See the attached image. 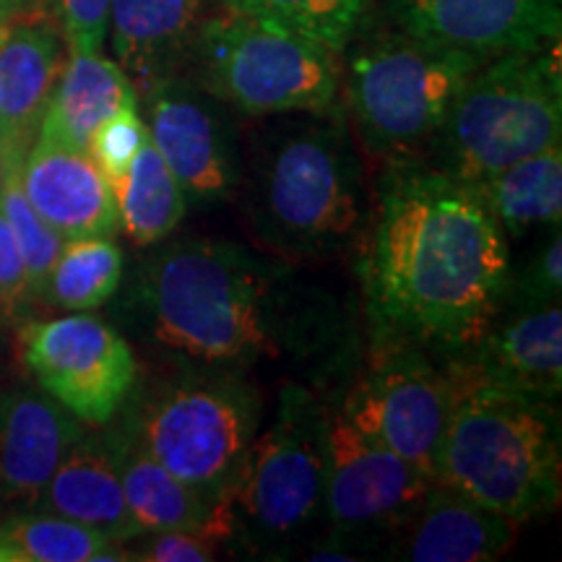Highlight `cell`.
Instances as JSON below:
<instances>
[{
    "instance_id": "1",
    "label": "cell",
    "mask_w": 562,
    "mask_h": 562,
    "mask_svg": "<svg viewBox=\"0 0 562 562\" xmlns=\"http://www.w3.org/2000/svg\"><path fill=\"white\" fill-rule=\"evenodd\" d=\"M128 305L159 355L180 368H341L349 321L297 266L216 237L151 245L128 279Z\"/></svg>"
},
{
    "instance_id": "2",
    "label": "cell",
    "mask_w": 562,
    "mask_h": 562,
    "mask_svg": "<svg viewBox=\"0 0 562 562\" xmlns=\"http://www.w3.org/2000/svg\"><path fill=\"white\" fill-rule=\"evenodd\" d=\"M357 271L372 336L448 360L501 315L513 266L480 188L414 159L393 161L378 182Z\"/></svg>"
},
{
    "instance_id": "3",
    "label": "cell",
    "mask_w": 562,
    "mask_h": 562,
    "mask_svg": "<svg viewBox=\"0 0 562 562\" xmlns=\"http://www.w3.org/2000/svg\"><path fill=\"white\" fill-rule=\"evenodd\" d=\"M252 140L240 175L248 229L271 256L311 261L362 235V161L339 112H300Z\"/></svg>"
},
{
    "instance_id": "4",
    "label": "cell",
    "mask_w": 562,
    "mask_h": 562,
    "mask_svg": "<svg viewBox=\"0 0 562 562\" xmlns=\"http://www.w3.org/2000/svg\"><path fill=\"white\" fill-rule=\"evenodd\" d=\"M435 482L513 524L554 513L562 495V422L547 398L456 381Z\"/></svg>"
},
{
    "instance_id": "5",
    "label": "cell",
    "mask_w": 562,
    "mask_h": 562,
    "mask_svg": "<svg viewBox=\"0 0 562 562\" xmlns=\"http://www.w3.org/2000/svg\"><path fill=\"white\" fill-rule=\"evenodd\" d=\"M326 529V442L323 398L286 381L277 414L258 430L235 480L216 501L214 537L222 550L279 560Z\"/></svg>"
},
{
    "instance_id": "6",
    "label": "cell",
    "mask_w": 562,
    "mask_h": 562,
    "mask_svg": "<svg viewBox=\"0 0 562 562\" xmlns=\"http://www.w3.org/2000/svg\"><path fill=\"white\" fill-rule=\"evenodd\" d=\"M562 144L560 42L487 60L456 97L430 140L435 170L480 186L505 167Z\"/></svg>"
},
{
    "instance_id": "7",
    "label": "cell",
    "mask_w": 562,
    "mask_h": 562,
    "mask_svg": "<svg viewBox=\"0 0 562 562\" xmlns=\"http://www.w3.org/2000/svg\"><path fill=\"white\" fill-rule=\"evenodd\" d=\"M263 422L240 372L180 368L131 404L125 432L175 476L220 501Z\"/></svg>"
},
{
    "instance_id": "8",
    "label": "cell",
    "mask_w": 562,
    "mask_h": 562,
    "mask_svg": "<svg viewBox=\"0 0 562 562\" xmlns=\"http://www.w3.org/2000/svg\"><path fill=\"white\" fill-rule=\"evenodd\" d=\"M484 63L409 32L360 42L349 58L347 104L362 144L389 165L414 161Z\"/></svg>"
},
{
    "instance_id": "9",
    "label": "cell",
    "mask_w": 562,
    "mask_h": 562,
    "mask_svg": "<svg viewBox=\"0 0 562 562\" xmlns=\"http://www.w3.org/2000/svg\"><path fill=\"white\" fill-rule=\"evenodd\" d=\"M191 58L201 87L243 115L326 112L339 100L334 50L229 9L203 21Z\"/></svg>"
},
{
    "instance_id": "10",
    "label": "cell",
    "mask_w": 562,
    "mask_h": 562,
    "mask_svg": "<svg viewBox=\"0 0 562 562\" xmlns=\"http://www.w3.org/2000/svg\"><path fill=\"white\" fill-rule=\"evenodd\" d=\"M334 396L351 425L435 482L438 448L456 396L442 360L417 344L372 336L362 368Z\"/></svg>"
},
{
    "instance_id": "11",
    "label": "cell",
    "mask_w": 562,
    "mask_h": 562,
    "mask_svg": "<svg viewBox=\"0 0 562 562\" xmlns=\"http://www.w3.org/2000/svg\"><path fill=\"white\" fill-rule=\"evenodd\" d=\"M326 442V537L347 560L385 552L391 533L409 516L432 480L364 435L341 412L336 396L323 398Z\"/></svg>"
},
{
    "instance_id": "12",
    "label": "cell",
    "mask_w": 562,
    "mask_h": 562,
    "mask_svg": "<svg viewBox=\"0 0 562 562\" xmlns=\"http://www.w3.org/2000/svg\"><path fill=\"white\" fill-rule=\"evenodd\" d=\"M19 351L40 391L81 425H110L138 381L128 339L89 313L26 323L19 331Z\"/></svg>"
},
{
    "instance_id": "13",
    "label": "cell",
    "mask_w": 562,
    "mask_h": 562,
    "mask_svg": "<svg viewBox=\"0 0 562 562\" xmlns=\"http://www.w3.org/2000/svg\"><path fill=\"white\" fill-rule=\"evenodd\" d=\"M146 94V128L188 209L227 203L240 191L243 161L227 104L178 74L154 81Z\"/></svg>"
},
{
    "instance_id": "14",
    "label": "cell",
    "mask_w": 562,
    "mask_h": 562,
    "mask_svg": "<svg viewBox=\"0 0 562 562\" xmlns=\"http://www.w3.org/2000/svg\"><path fill=\"white\" fill-rule=\"evenodd\" d=\"M393 21L414 37L495 60L560 42L562 0H391Z\"/></svg>"
},
{
    "instance_id": "15",
    "label": "cell",
    "mask_w": 562,
    "mask_h": 562,
    "mask_svg": "<svg viewBox=\"0 0 562 562\" xmlns=\"http://www.w3.org/2000/svg\"><path fill=\"white\" fill-rule=\"evenodd\" d=\"M456 381L558 402L562 393V307L505 305L472 349L442 360Z\"/></svg>"
},
{
    "instance_id": "16",
    "label": "cell",
    "mask_w": 562,
    "mask_h": 562,
    "mask_svg": "<svg viewBox=\"0 0 562 562\" xmlns=\"http://www.w3.org/2000/svg\"><path fill=\"white\" fill-rule=\"evenodd\" d=\"M518 524L472 497L432 482L398 524L383 558L402 562H490L516 542Z\"/></svg>"
},
{
    "instance_id": "17",
    "label": "cell",
    "mask_w": 562,
    "mask_h": 562,
    "mask_svg": "<svg viewBox=\"0 0 562 562\" xmlns=\"http://www.w3.org/2000/svg\"><path fill=\"white\" fill-rule=\"evenodd\" d=\"M21 186L63 240L121 232L115 191L89 151L34 138L21 165Z\"/></svg>"
},
{
    "instance_id": "18",
    "label": "cell",
    "mask_w": 562,
    "mask_h": 562,
    "mask_svg": "<svg viewBox=\"0 0 562 562\" xmlns=\"http://www.w3.org/2000/svg\"><path fill=\"white\" fill-rule=\"evenodd\" d=\"M66 66V42L47 16L21 19L0 42V157L24 161Z\"/></svg>"
},
{
    "instance_id": "19",
    "label": "cell",
    "mask_w": 562,
    "mask_h": 562,
    "mask_svg": "<svg viewBox=\"0 0 562 562\" xmlns=\"http://www.w3.org/2000/svg\"><path fill=\"white\" fill-rule=\"evenodd\" d=\"M81 432V422L47 393L19 389L0 396V505L34 508Z\"/></svg>"
},
{
    "instance_id": "20",
    "label": "cell",
    "mask_w": 562,
    "mask_h": 562,
    "mask_svg": "<svg viewBox=\"0 0 562 562\" xmlns=\"http://www.w3.org/2000/svg\"><path fill=\"white\" fill-rule=\"evenodd\" d=\"M34 508L91 526L121 544L138 539L123 497L115 432L83 430L70 442Z\"/></svg>"
},
{
    "instance_id": "21",
    "label": "cell",
    "mask_w": 562,
    "mask_h": 562,
    "mask_svg": "<svg viewBox=\"0 0 562 562\" xmlns=\"http://www.w3.org/2000/svg\"><path fill=\"white\" fill-rule=\"evenodd\" d=\"M206 5L209 0H112V53L136 91L175 76L191 58Z\"/></svg>"
},
{
    "instance_id": "22",
    "label": "cell",
    "mask_w": 562,
    "mask_h": 562,
    "mask_svg": "<svg viewBox=\"0 0 562 562\" xmlns=\"http://www.w3.org/2000/svg\"><path fill=\"white\" fill-rule=\"evenodd\" d=\"M136 102L138 91L115 60L104 58L102 50H70L42 117L37 138L87 151L97 125L125 104Z\"/></svg>"
},
{
    "instance_id": "23",
    "label": "cell",
    "mask_w": 562,
    "mask_h": 562,
    "mask_svg": "<svg viewBox=\"0 0 562 562\" xmlns=\"http://www.w3.org/2000/svg\"><path fill=\"white\" fill-rule=\"evenodd\" d=\"M117 469L131 518L144 533L191 529L214 537L216 501L154 461L128 432L117 430ZM216 539V537H214ZM220 542V539H216Z\"/></svg>"
},
{
    "instance_id": "24",
    "label": "cell",
    "mask_w": 562,
    "mask_h": 562,
    "mask_svg": "<svg viewBox=\"0 0 562 562\" xmlns=\"http://www.w3.org/2000/svg\"><path fill=\"white\" fill-rule=\"evenodd\" d=\"M476 188L505 237H524L537 227H560L562 144L505 167Z\"/></svg>"
},
{
    "instance_id": "25",
    "label": "cell",
    "mask_w": 562,
    "mask_h": 562,
    "mask_svg": "<svg viewBox=\"0 0 562 562\" xmlns=\"http://www.w3.org/2000/svg\"><path fill=\"white\" fill-rule=\"evenodd\" d=\"M117 201L121 229L138 248H151L172 235L186 220L188 201L170 167L154 149L151 138L140 146L128 172L112 186Z\"/></svg>"
},
{
    "instance_id": "26",
    "label": "cell",
    "mask_w": 562,
    "mask_h": 562,
    "mask_svg": "<svg viewBox=\"0 0 562 562\" xmlns=\"http://www.w3.org/2000/svg\"><path fill=\"white\" fill-rule=\"evenodd\" d=\"M0 544L11 562L128 560L123 544L55 513H13L0 521Z\"/></svg>"
},
{
    "instance_id": "27",
    "label": "cell",
    "mask_w": 562,
    "mask_h": 562,
    "mask_svg": "<svg viewBox=\"0 0 562 562\" xmlns=\"http://www.w3.org/2000/svg\"><path fill=\"white\" fill-rule=\"evenodd\" d=\"M125 273L123 248L112 237H79L60 248L45 294L53 307L68 313H89L102 307L121 290Z\"/></svg>"
},
{
    "instance_id": "28",
    "label": "cell",
    "mask_w": 562,
    "mask_h": 562,
    "mask_svg": "<svg viewBox=\"0 0 562 562\" xmlns=\"http://www.w3.org/2000/svg\"><path fill=\"white\" fill-rule=\"evenodd\" d=\"M229 11L269 21L341 53L355 37L370 0H222Z\"/></svg>"
},
{
    "instance_id": "29",
    "label": "cell",
    "mask_w": 562,
    "mask_h": 562,
    "mask_svg": "<svg viewBox=\"0 0 562 562\" xmlns=\"http://www.w3.org/2000/svg\"><path fill=\"white\" fill-rule=\"evenodd\" d=\"M21 165L24 161H9V165H3V178H0V214H3L13 237H16L21 258H24L26 266V277H30L32 297H42L45 294L47 277H50L66 240H63L50 224L42 220L37 209L26 199L24 186H21Z\"/></svg>"
},
{
    "instance_id": "30",
    "label": "cell",
    "mask_w": 562,
    "mask_h": 562,
    "mask_svg": "<svg viewBox=\"0 0 562 562\" xmlns=\"http://www.w3.org/2000/svg\"><path fill=\"white\" fill-rule=\"evenodd\" d=\"M146 138H149V128H146L144 117H140L138 102L125 104L115 115L104 117L97 125V131L89 138L87 151L97 161V167L104 172V178L110 180V186H115L128 172L131 161L136 159V154L146 144Z\"/></svg>"
},
{
    "instance_id": "31",
    "label": "cell",
    "mask_w": 562,
    "mask_h": 562,
    "mask_svg": "<svg viewBox=\"0 0 562 562\" xmlns=\"http://www.w3.org/2000/svg\"><path fill=\"white\" fill-rule=\"evenodd\" d=\"M562 292V235L552 227V235L539 245L521 271L510 273L508 297L510 307H539L560 302Z\"/></svg>"
},
{
    "instance_id": "32",
    "label": "cell",
    "mask_w": 562,
    "mask_h": 562,
    "mask_svg": "<svg viewBox=\"0 0 562 562\" xmlns=\"http://www.w3.org/2000/svg\"><path fill=\"white\" fill-rule=\"evenodd\" d=\"M140 544L128 560L140 562H211L222 554V544L206 531L175 529L138 537Z\"/></svg>"
},
{
    "instance_id": "33",
    "label": "cell",
    "mask_w": 562,
    "mask_h": 562,
    "mask_svg": "<svg viewBox=\"0 0 562 562\" xmlns=\"http://www.w3.org/2000/svg\"><path fill=\"white\" fill-rule=\"evenodd\" d=\"M112 0H58V16L68 50L100 53L108 37Z\"/></svg>"
},
{
    "instance_id": "34",
    "label": "cell",
    "mask_w": 562,
    "mask_h": 562,
    "mask_svg": "<svg viewBox=\"0 0 562 562\" xmlns=\"http://www.w3.org/2000/svg\"><path fill=\"white\" fill-rule=\"evenodd\" d=\"M30 300L32 290L24 258H21L16 237L0 214V315L13 318Z\"/></svg>"
},
{
    "instance_id": "35",
    "label": "cell",
    "mask_w": 562,
    "mask_h": 562,
    "mask_svg": "<svg viewBox=\"0 0 562 562\" xmlns=\"http://www.w3.org/2000/svg\"><path fill=\"white\" fill-rule=\"evenodd\" d=\"M34 16H45V0H0V26Z\"/></svg>"
},
{
    "instance_id": "36",
    "label": "cell",
    "mask_w": 562,
    "mask_h": 562,
    "mask_svg": "<svg viewBox=\"0 0 562 562\" xmlns=\"http://www.w3.org/2000/svg\"><path fill=\"white\" fill-rule=\"evenodd\" d=\"M0 562H11V560H9V552L3 550V544H0Z\"/></svg>"
},
{
    "instance_id": "37",
    "label": "cell",
    "mask_w": 562,
    "mask_h": 562,
    "mask_svg": "<svg viewBox=\"0 0 562 562\" xmlns=\"http://www.w3.org/2000/svg\"><path fill=\"white\" fill-rule=\"evenodd\" d=\"M5 32H9V26H0V42H3V37H5Z\"/></svg>"
},
{
    "instance_id": "38",
    "label": "cell",
    "mask_w": 562,
    "mask_h": 562,
    "mask_svg": "<svg viewBox=\"0 0 562 562\" xmlns=\"http://www.w3.org/2000/svg\"><path fill=\"white\" fill-rule=\"evenodd\" d=\"M0 178H3V157H0Z\"/></svg>"
}]
</instances>
